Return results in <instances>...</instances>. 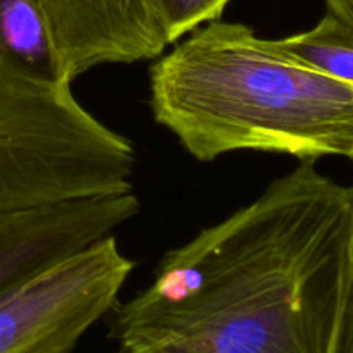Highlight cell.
Returning <instances> with one entry per match:
<instances>
[{
	"mask_svg": "<svg viewBox=\"0 0 353 353\" xmlns=\"http://www.w3.org/2000/svg\"><path fill=\"white\" fill-rule=\"evenodd\" d=\"M353 295V185L300 161L162 257L110 310L114 353H334Z\"/></svg>",
	"mask_w": 353,
	"mask_h": 353,
	"instance_id": "obj_1",
	"label": "cell"
},
{
	"mask_svg": "<svg viewBox=\"0 0 353 353\" xmlns=\"http://www.w3.org/2000/svg\"><path fill=\"white\" fill-rule=\"evenodd\" d=\"M150 107L200 162L243 150L300 161L353 152V86L285 57L241 23H207L157 57Z\"/></svg>",
	"mask_w": 353,
	"mask_h": 353,
	"instance_id": "obj_2",
	"label": "cell"
},
{
	"mask_svg": "<svg viewBox=\"0 0 353 353\" xmlns=\"http://www.w3.org/2000/svg\"><path fill=\"white\" fill-rule=\"evenodd\" d=\"M134 147L26 54L0 0V214L133 192Z\"/></svg>",
	"mask_w": 353,
	"mask_h": 353,
	"instance_id": "obj_3",
	"label": "cell"
},
{
	"mask_svg": "<svg viewBox=\"0 0 353 353\" xmlns=\"http://www.w3.org/2000/svg\"><path fill=\"white\" fill-rule=\"evenodd\" d=\"M134 268L110 234L0 295V353H72Z\"/></svg>",
	"mask_w": 353,
	"mask_h": 353,
	"instance_id": "obj_4",
	"label": "cell"
},
{
	"mask_svg": "<svg viewBox=\"0 0 353 353\" xmlns=\"http://www.w3.org/2000/svg\"><path fill=\"white\" fill-rule=\"evenodd\" d=\"M55 72L72 83L103 64H133L168 48L148 0H38Z\"/></svg>",
	"mask_w": 353,
	"mask_h": 353,
	"instance_id": "obj_5",
	"label": "cell"
},
{
	"mask_svg": "<svg viewBox=\"0 0 353 353\" xmlns=\"http://www.w3.org/2000/svg\"><path fill=\"white\" fill-rule=\"evenodd\" d=\"M140 212L134 192L0 214V295L110 236Z\"/></svg>",
	"mask_w": 353,
	"mask_h": 353,
	"instance_id": "obj_6",
	"label": "cell"
},
{
	"mask_svg": "<svg viewBox=\"0 0 353 353\" xmlns=\"http://www.w3.org/2000/svg\"><path fill=\"white\" fill-rule=\"evenodd\" d=\"M269 41L285 57L353 86V31L331 14L310 30Z\"/></svg>",
	"mask_w": 353,
	"mask_h": 353,
	"instance_id": "obj_7",
	"label": "cell"
},
{
	"mask_svg": "<svg viewBox=\"0 0 353 353\" xmlns=\"http://www.w3.org/2000/svg\"><path fill=\"white\" fill-rule=\"evenodd\" d=\"M230 2L231 0H148L168 45L178 43L202 24L219 21Z\"/></svg>",
	"mask_w": 353,
	"mask_h": 353,
	"instance_id": "obj_8",
	"label": "cell"
},
{
	"mask_svg": "<svg viewBox=\"0 0 353 353\" xmlns=\"http://www.w3.org/2000/svg\"><path fill=\"white\" fill-rule=\"evenodd\" d=\"M327 14L336 17L353 31V0H324Z\"/></svg>",
	"mask_w": 353,
	"mask_h": 353,
	"instance_id": "obj_9",
	"label": "cell"
},
{
	"mask_svg": "<svg viewBox=\"0 0 353 353\" xmlns=\"http://www.w3.org/2000/svg\"><path fill=\"white\" fill-rule=\"evenodd\" d=\"M334 353H353V295L350 305L347 309V316H345L343 327H341L340 340H338Z\"/></svg>",
	"mask_w": 353,
	"mask_h": 353,
	"instance_id": "obj_10",
	"label": "cell"
},
{
	"mask_svg": "<svg viewBox=\"0 0 353 353\" xmlns=\"http://www.w3.org/2000/svg\"><path fill=\"white\" fill-rule=\"evenodd\" d=\"M348 159H350V161L353 162V152H352V154H350V157H348Z\"/></svg>",
	"mask_w": 353,
	"mask_h": 353,
	"instance_id": "obj_11",
	"label": "cell"
}]
</instances>
